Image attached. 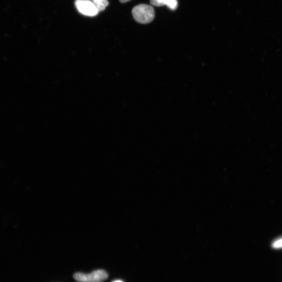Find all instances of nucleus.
I'll use <instances>...</instances> for the list:
<instances>
[{
  "mask_svg": "<svg viewBox=\"0 0 282 282\" xmlns=\"http://www.w3.org/2000/svg\"><path fill=\"white\" fill-rule=\"evenodd\" d=\"M75 6L77 10L84 15L95 16L99 12L98 9L90 0H76Z\"/></svg>",
  "mask_w": 282,
  "mask_h": 282,
  "instance_id": "nucleus-3",
  "label": "nucleus"
},
{
  "mask_svg": "<svg viewBox=\"0 0 282 282\" xmlns=\"http://www.w3.org/2000/svg\"><path fill=\"white\" fill-rule=\"evenodd\" d=\"M150 3L158 7L167 6L172 10H176L178 7L177 0H151Z\"/></svg>",
  "mask_w": 282,
  "mask_h": 282,
  "instance_id": "nucleus-4",
  "label": "nucleus"
},
{
  "mask_svg": "<svg viewBox=\"0 0 282 282\" xmlns=\"http://www.w3.org/2000/svg\"><path fill=\"white\" fill-rule=\"evenodd\" d=\"M113 282H123V281H122V280H115V281H113Z\"/></svg>",
  "mask_w": 282,
  "mask_h": 282,
  "instance_id": "nucleus-8",
  "label": "nucleus"
},
{
  "mask_svg": "<svg viewBox=\"0 0 282 282\" xmlns=\"http://www.w3.org/2000/svg\"><path fill=\"white\" fill-rule=\"evenodd\" d=\"M130 0H119V2L122 3H126L130 2Z\"/></svg>",
  "mask_w": 282,
  "mask_h": 282,
  "instance_id": "nucleus-7",
  "label": "nucleus"
},
{
  "mask_svg": "<svg viewBox=\"0 0 282 282\" xmlns=\"http://www.w3.org/2000/svg\"><path fill=\"white\" fill-rule=\"evenodd\" d=\"M92 2L99 12L104 11L109 5L107 0H92Z\"/></svg>",
  "mask_w": 282,
  "mask_h": 282,
  "instance_id": "nucleus-5",
  "label": "nucleus"
},
{
  "mask_svg": "<svg viewBox=\"0 0 282 282\" xmlns=\"http://www.w3.org/2000/svg\"><path fill=\"white\" fill-rule=\"evenodd\" d=\"M136 22L140 24H148L153 21L155 17L154 8L148 5H139L135 7L132 11Z\"/></svg>",
  "mask_w": 282,
  "mask_h": 282,
  "instance_id": "nucleus-1",
  "label": "nucleus"
},
{
  "mask_svg": "<svg viewBox=\"0 0 282 282\" xmlns=\"http://www.w3.org/2000/svg\"><path fill=\"white\" fill-rule=\"evenodd\" d=\"M108 277L107 272L102 270L95 271L90 274L77 273L74 275L75 279L78 282H102Z\"/></svg>",
  "mask_w": 282,
  "mask_h": 282,
  "instance_id": "nucleus-2",
  "label": "nucleus"
},
{
  "mask_svg": "<svg viewBox=\"0 0 282 282\" xmlns=\"http://www.w3.org/2000/svg\"><path fill=\"white\" fill-rule=\"evenodd\" d=\"M272 247L275 249H279L282 248V238H280L274 242L272 244Z\"/></svg>",
  "mask_w": 282,
  "mask_h": 282,
  "instance_id": "nucleus-6",
  "label": "nucleus"
}]
</instances>
